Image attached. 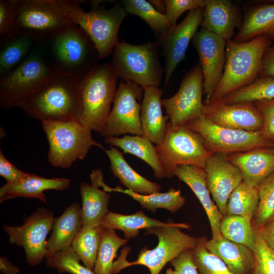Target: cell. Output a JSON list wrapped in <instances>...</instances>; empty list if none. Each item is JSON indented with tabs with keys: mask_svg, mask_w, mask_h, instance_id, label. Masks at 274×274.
Wrapping results in <instances>:
<instances>
[{
	"mask_svg": "<svg viewBox=\"0 0 274 274\" xmlns=\"http://www.w3.org/2000/svg\"><path fill=\"white\" fill-rule=\"evenodd\" d=\"M207 250L220 258L235 274H250L253 264V251L224 237L206 239Z\"/></svg>",
	"mask_w": 274,
	"mask_h": 274,
	"instance_id": "4316f807",
	"label": "cell"
},
{
	"mask_svg": "<svg viewBox=\"0 0 274 274\" xmlns=\"http://www.w3.org/2000/svg\"><path fill=\"white\" fill-rule=\"evenodd\" d=\"M39 42L31 36L17 32L0 42V79L20 65Z\"/></svg>",
	"mask_w": 274,
	"mask_h": 274,
	"instance_id": "f546056e",
	"label": "cell"
},
{
	"mask_svg": "<svg viewBox=\"0 0 274 274\" xmlns=\"http://www.w3.org/2000/svg\"><path fill=\"white\" fill-rule=\"evenodd\" d=\"M165 178L174 176L175 169L182 165L204 168L210 152L200 135L186 125L173 127L168 122L163 141L155 145Z\"/></svg>",
	"mask_w": 274,
	"mask_h": 274,
	"instance_id": "9c48e42d",
	"label": "cell"
},
{
	"mask_svg": "<svg viewBox=\"0 0 274 274\" xmlns=\"http://www.w3.org/2000/svg\"><path fill=\"white\" fill-rule=\"evenodd\" d=\"M207 239L198 237L193 250V260L199 274H235L220 258L207 250L204 246Z\"/></svg>",
	"mask_w": 274,
	"mask_h": 274,
	"instance_id": "b9f144b4",
	"label": "cell"
},
{
	"mask_svg": "<svg viewBox=\"0 0 274 274\" xmlns=\"http://www.w3.org/2000/svg\"><path fill=\"white\" fill-rule=\"evenodd\" d=\"M174 223H165L146 215L142 211L130 215H123L109 211L101 222L105 228L119 229L123 232L125 239L137 236L140 230L155 227L172 225Z\"/></svg>",
	"mask_w": 274,
	"mask_h": 274,
	"instance_id": "1f68e13d",
	"label": "cell"
},
{
	"mask_svg": "<svg viewBox=\"0 0 274 274\" xmlns=\"http://www.w3.org/2000/svg\"><path fill=\"white\" fill-rule=\"evenodd\" d=\"M207 0H165V14L172 27L177 25L179 17L185 11L203 8Z\"/></svg>",
	"mask_w": 274,
	"mask_h": 274,
	"instance_id": "f6af8a7d",
	"label": "cell"
},
{
	"mask_svg": "<svg viewBox=\"0 0 274 274\" xmlns=\"http://www.w3.org/2000/svg\"><path fill=\"white\" fill-rule=\"evenodd\" d=\"M144 88L131 81L121 79L113 106L100 133L106 138L130 133L143 135L140 115Z\"/></svg>",
	"mask_w": 274,
	"mask_h": 274,
	"instance_id": "4fadbf2b",
	"label": "cell"
},
{
	"mask_svg": "<svg viewBox=\"0 0 274 274\" xmlns=\"http://www.w3.org/2000/svg\"><path fill=\"white\" fill-rule=\"evenodd\" d=\"M202 14L201 26L226 41L231 40L243 22L240 8L228 0H207Z\"/></svg>",
	"mask_w": 274,
	"mask_h": 274,
	"instance_id": "ffe728a7",
	"label": "cell"
},
{
	"mask_svg": "<svg viewBox=\"0 0 274 274\" xmlns=\"http://www.w3.org/2000/svg\"><path fill=\"white\" fill-rule=\"evenodd\" d=\"M163 90L157 87L144 88L141 109V123L143 135L158 145L163 140L167 127V116L162 114L161 95Z\"/></svg>",
	"mask_w": 274,
	"mask_h": 274,
	"instance_id": "cb8c5ba5",
	"label": "cell"
},
{
	"mask_svg": "<svg viewBox=\"0 0 274 274\" xmlns=\"http://www.w3.org/2000/svg\"><path fill=\"white\" fill-rule=\"evenodd\" d=\"M229 160L241 172L243 181L258 187L274 172V147H261L252 150L229 154Z\"/></svg>",
	"mask_w": 274,
	"mask_h": 274,
	"instance_id": "7402d4cb",
	"label": "cell"
},
{
	"mask_svg": "<svg viewBox=\"0 0 274 274\" xmlns=\"http://www.w3.org/2000/svg\"><path fill=\"white\" fill-rule=\"evenodd\" d=\"M255 231L259 233L264 244L274 252V219Z\"/></svg>",
	"mask_w": 274,
	"mask_h": 274,
	"instance_id": "f907efd6",
	"label": "cell"
},
{
	"mask_svg": "<svg viewBox=\"0 0 274 274\" xmlns=\"http://www.w3.org/2000/svg\"><path fill=\"white\" fill-rule=\"evenodd\" d=\"M82 198V218L83 226L100 225L109 212L110 195L100 190L98 186L92 182L89 184L82 182L79 187Z\"/></svg>",
	"mask_w": 274,
	"mask_h": 274,
	"instance_id": "4dcf8cb0",
	"label": "cell"
},
{
	"mask_svg": "<svg viewBox=\"0 0 274 274\" xmlns=\"http://www.w3.org/2000/svg\"><path fill=\"white\" fill-rule=\"evenodd\" d=\"M159 48L156 40L136 45L119 41L113 49L111 64L118 78L143 88L158 87L164 73L159 59Z\"/></svg>",
	"mask_w": 274,
	"mask_h": 274,
	"instance_id": "5b68a950",
	"label": "cell"
},
{
	"mask_svg": "<svg viewBox=\"0 0 274 274\" xmlns=\"http://www.w3.org/2000/svg\"><path fill=\"white\" fill-rule=\"evenodd\" d=\"M17 0L0 1V42L15 33Z\"/></svg>",
	"mask_w": 274,
	"mask_h": 274,
	"instance_id": "ee69618b",
	"label": "cell"
},
{
	"mask_svg": "<svg viewBox=\"0 0 274 274\" xmlns=\"http://www.w3.org/2000/svg\"><path fill=\"white\" fill-rule=\"evenodd\" d=\"M185 125L200 135L212 154H229L261 147H274V143L265 139L260 131L251 132L222 127L213 123L203 115L189 121Z\"/></svg>",
	"mask_w": 274,
	"mask_h": 274,
	"instance_id": "8fae6325",
	"label": "cell"
},
{
	"mask_svg": "<svg viewBox=\"0 0 274 274\" xmlns=\"http://www.w3.org/2000/svg\"><path fill=\"white\" fill-rule=\"evenodd\" d=\"M61 13L81 27L94 44L100 59L112 54L118 42V33L128 13L121 3L110 9L100 5L85 11L79 1L54 0Z\"/></svg>",
	"mask_w": 274,
	"mask_h": 274,
	"instance_id": "3957f363",
	"label": "cell"
},
{
	"mask_svg": "<svg viewBox=\"0 0 274 274\" xmlns=\"http://www.w3.org/2000/svg\"><path fill=\"white\" fill-rule=\"evenodd\" d=\"M203 84L201 67L197 63L184 77L178 92L170 98L162 99L171 126L180 127L203 115Z\"/></svg>",
	"mask_w": 274,
	"mask_h": 274,
	"instance_id": "9a60e30c",
	"label": "cell"
},
{
	"mask_svg": "<svg viewBox=\"0 0 274 274\" xmlns=\"http://www.w3.org/2000/svg\"><path fill=\"white\" fill-rule=\"evenodd\" d=\"M81 260L72 246L66 247L46 258V265L55 268L59 273L96 274L80 263Z\"/></svg>",
	"mask_w": 274,
	"mask_h": 274,
	"instance_id": "60d3db41",
	"label": "cell"
},
{
	"mask_svg": "<svg viewBox=\"0 0 274 274\" xmlns=\"http://www.w3.org/2000/svg\"><path fill=\"white\" fill-rule=\"evenodd\" d=\"M259 203L252 221L255 231L274 219V172L258 186Z\"/></svg>",
	"mask_w": 274,
	"mask_h": 274,
	"instance_id": "ab89813d",
	"label": "cell"
},
{
	"mask_svg": "<svg viewBox=\"0 0 274 274\" xmlns=\"http://www.w3.org/2000/svg\"><path fill=\"white\" fill-rule=\"evenodd\" d=\"M38 47L46 62L55 73L79 82L100 59L87 34L72 22L39 42Z\"/></svg>",
	"mask_w": 274,
	"mask_h": 274,
	"instance_id": "6da1fadb",
	"label": "cell"
},
{
	"mask_svg": "<svg viewBox=\"0 0 274 274\" xmlns=\"http://www.w3.org/2000/svg\"><path fill=\"white\" fill-rule=\"evenodd\" d=\"M203 115L213 123L233 129L261 131L263 120L254 102L226 105L205 101Z\"/></svg>",
	"mask_w": 274,
	"mask_h": 274,
	"instance_id": "d6986e66",
	"label": "cell"
},
{
	"mask_svg": "<svg viewBox=\"0 0 274 274\" xmlns=\"http://www.w3.org/2000/svg\"><path fill=\"white\" fill-rule=\"evenodd\" d=\"M226 154H213L207 160L204 170L208 188L213 200L223 216L226 204L234 189L243 181L238 168L231 163Z\"/></svg>",
	"mask_w": 274,
	"mask_h": 274,
	"instance_id": "ac0fdd59",
	"label": "cell"
},
{
	"mask_svg": "<svg viewBox=\"0 0 274 274\" xmlns=\"http://www.w3.org/2000/svg\"><path fill=\"white\" fill-rule=\"evenodd\" d=\"M258 203V187L250 186L243 181L229 197L226 215L241 216L252 221Z\"/></svg>",
	"mask_w": 274,
	"mask_h": 274,
	"instance_id": "836d02e7",
	"label": "cell"
},
{
	"mask_svg": "<svg viewBox=\"0 0 274 274\" xmlns=\"http://www.w3.org/2000/svg\"><path fill=\"white\" fill-rule=\"evenodd\" d=\"M272 98H274V78L258 77L250 85L216 101L231 105Z\"/></svg>",
	"mask_w": 274,
	"mask_h": 274,
	"instance_id": "8d00e7d4",
	"label": "cell"
},
{
	"mask_svg": "<svg viewBox=\"0 0 274 274\" xmlns=\"http://www.w3.org/2000/svg\"><path fill=\"white\" fill-rule=\"evenodd\" d=\"M271 44L265 36L245 42L227 41L222 78L212 96L205 101L220 100L253 82L259 77L263 54Z\"/></svg>",
	"mask_w": 274,
	"mask_h": 274,
	"instance_id": "277c9868",
	"label": "cell"
},
{
	"mask_svg": "<svg viewBox=\"0 0 274 274\" xmlns=\"http://www.w3.org/2000/svg\"><path fill=\"white\" fill-rule=\"evenodd\" d=\"M104 142L111 147L120 148L125 153L132 154L142 159L151 166L157 179L165 178L155 146L144 135L109 137L106 138Z\"/></svg>",
	"mask_w": 274,
	"mask_h": 274,
	"instance_id": "f1b7e54d",
	"label": "cell"
},
{
	"mask_svg": "<svg viewBox=\"0 0 274 274\" xmlns=\"http://www.w3.org/2000/svg\"><path fill=\"white\" fill-rule=\"evenodd\" d=\"M27 173L11 163L0 149V176L6 180L7 183H13L20 180Z\"/></svg>",
	"mask_w": 274,
	"mask_h": 274,
	"instance_id": "c3c4849f",
	"label": "cell"
},
{
	"mask_svg": "<svg viewBox=\"0 0 274 274\" xmlns=\"http://www.w3.org/2000/svg\"><path fill=\"white\" fill-rule=\"evenodd\" d=\"M110 161L113 175L128 189L138 194L148 195L159 192L160 185L152 182L136 172L126 162L122 153L116 147L105 150Z\"/></svg>",
	"mask_w": 274,
	"mask_h": 274,
	"instance_id": "83f0119b",
	"label": "cell"
},
{
	"mask_svg": "<svg viewBox=\"0 0 274 274\" xmlns=\"http://www.w3.org/2000/svg\"><path fill=\"white\" fill-rule=\"evenodd\" d=\"M121 4L128 14L136 15L151 28L156 38L169 30L172 26L166 15L158 12L146 0H122Z\"/></svg>",
	"mask_w": 274,
	"mask_h": 274,
	"instance_id": "74e56055",
	"label": "cell"
},
{
	"mask_svg": "<svg viewBox=\"0 0 274 274\" xmlns=\"http://www.w3.org/2000/svg\"><path fill=\"white\" fill-rule=\"evenodd\" d=\"M193 250H187L172 260L174 269H167L166 274H199L193 260Z\"/></svg>",
	"mask_w": 274,
	"mask_h": 274,
	"instance_id": "7dc6e473",
	"label": "cell"
},
{
	"mask_svg": "<svg viewBox=\"0 0 274 274\" xmlns=\"http://www.w3.org/2000/svg\"><path fill=\"white\" fill-rule=\"evenodd\" d=\"M220 230L224 238L253 251L256 234L251 220L241 216L225 215L221 220Z\"/></svg>",
	"mask_w": 274,
	"mask_h": 274,
	"instance_id": "d590c367",
	"label": "cell"
},
{
	"mask_svg": "<svg viewBox=\"0 0 274 274\" xmlns=\"http://www.w3.org/2000/svg\"><path fill=\"white\" fill-rule=\"evenodd\" d=\"M258 77L274 78V45L268 47L263 54Z\"/></svg>",
	"mask_w": 274,
	"mask_h": 274,
	"instance_id": "681fc988",
	"label": "cell"
},
{
	"mask_svg": "<svg viewBox=\"0 0 274 274\" xmlns=\"http://www.w3.org/2000/svg\"><path fill=\"white\" fill-rule=\"evenodd\" d=\"M202 9L198 8L190 11L181 23L156 38L165 58V84H168L176 68L184 58L189 43L201 25Z\"/></svg>",
	"mask_w": 274,
	"mask_h": 274,
	"instance_id": "e0dca14e",
	"label": "cell"
},
{
	"mask_svg": "<svg viewBox=\"0 0 274 274\" xmlns=\"http://www.w3.org/2000/svg\"><path fill=\"white\" fill-rule=\"evenodd\" d=\"M127 242L120 237L115 230L104 228L94 271L96 274H112L114 259L118 250Z\"/></svg>",
	"mask_w": 274,
	"mask_h": 274,
	"instance_id": "f35d334b",
	"label": "cell"
},
{
	"mask_svg": "<svg viewBox=\"0 0 274 274\" xmlns=\"http://www.w3.org/2000/svg\"><path fill=\"white\" fill-rule=\"evenodd\" d=\"M199 58L203 76V94L212 96L223 74L226 41L201 27L191 40Z\"/></svg>",
	"mask_w": 274,
	"mask_h": 274,
	"instance_id": "2e32d148",
	"label": "cell"
},
{
	"mask_svg": "<svg viewBox=\"0 0 274 274\" xmlns=\"http://www.w3.org/2000/svg\"><path fill=\"white\" fill-rule=\"evenodd\" d=\"M55 73L37 45L20 65L0 79L1 108L18 107Z\"/></svg>",
	"mask_w": 274,
	"mask_h": 274,
	"instance_id": "30bf717a",
	"label": "cell"
},
{
	"mask_svg": "<svg viewBox=\"0 0 274 274\" xmlns=\"http://www.w3.org/2000/svg\"><path fill=\"white\" fill-rule=\"evenodd\" d=\"M104 227L100 225L82 226L72 245L81 261L93 270Z\"/></svg>",
	"mask_w": 274,
	"mask_h": 274,
	"instance_id": "e575fe53",
	"label": "cell"
},
{
	"mask_svg": "<svg viewBox=\"0 0 274 274\" xmlns=\"http://www.w3.org/2000/svg\"><path fill=\"white\" fill-rule=\"evenodd\" d=\"M174 176L191 188L203 207L209 220L212 238H222L220 225L223 216L211 197L204 169L194 165H182L175 169Z\"/></svg>",
	"mask_w": 274,
	"mask_h": 274,
	"instance_id": "603a6c76",
	"label": "cell"
},
{
	"mask_svg": "<svg viewBox=\"0 0 274 274\" xmlns=\"http://www.w3.org/2000/svg\"><path fill=\"white\" fill-rule=\"evenodd\" d=\"M71 180L64 178H47L27 173L20 180L7 183L0 188V202L16 197L37 198L47 203L44 191H62L71 185Z\"/></svg>",
	"mask_w": 274,
	"mask_h": 274,
	"instance_id": "44dd1931",
	"label": "cell"
},
{
	"mask_svg": "<svg viewBox=\"0 0 274 274\" xmlns=\"http://www.w3.org/2000/svg\"><path fill=\"white\" fill-rule=\"evenodd\" d=\"M82 226L81 207L78 202H74L60 216L55 218L51 236L47 241L46 258L66 247L72 246Z\"/></svg>",
	"mask_w": 274,
	"mask_h": 274,
	"instance_id": "484cf974",
	"label": "cell"
},
{
	"mask_svg": "<svg viewBox=\"0 0 274 274\" xmlns=\"http://www.w3.org/2000/svg\"><path fill=\"white\" fill-rule=\"evenodd\" d=\"M71 22L54 0H17L15 33L29 35L41 42Z\"/></svg>",
	"mask_w": 274,
	"mask_h": 274,
	"instance_id": "7c38bea8",
	"label": "cell"
},
{
	"mask_svg": "<svg viewBox=\"0 0 274 274\" xmlns=\"http://www.w3.org/2000/svg\"><path fill=\"white\" fill-rule=\"evenodd\" d=\"M110 191H117L128 195L137 201L143 209L151 212H155L157 209L161 208L175 213L183 207L185 202V198L182 195L181 191L173 188L165 193L159 192L148 195L138 194L120 187L110 188Z\"/></svg>",
	"mask_w": 274,
	"mask_h": 274,
	"instance_id": "d6a6232c",
	"label": "cell"
},
{
	"mask_svg": "<svg viewBox=\"0 0 274 274\" xmlns=\"http://www.w3.org/2000/svg\"><path fill=\"white\" fill-rule=\"evenodd\" d=\"M254 103L263 120L261 133L265 139L274 143V98L256 101Z\"/></svg>",
	"mask_w": 274,
	"mask_h": 274,
	"instance_id": "bcb514c9",
	"label": "cell"
},
{
	"mask_svg": "<svg viewBox=\"0 0 274 274\" xmlns=\"http://www.w3.org/2000/svg\"><path fill=\"white\" fill-rule=\"evenodd\" d=\"M55 218L53 213L44 207H39L23 225L5 224L3 229L9 236L10 244L22 247L25 261L29 265H39L47 254V236L52 229Z\"/></svg>",
	"mask_w": 274,
	"mask_h": 274,
	"instance_id": "5bb4252c",
	"label": "cell"
},
{
	"mask_svg": "<svg viewBox=\"0 0 274 274\" xmlns=\"http://www.w3.org/2000/svg\"><path fill=\"white\" fill-rule=\"evenodd\" d=\"M19 268L14 265L9 259L5 256L0 258V271L3 274H18Z\"/></svg>",
	"mask_w": 274,
	"mask_h": 274,
	"instance_id": "816d5d0a",
	"label": "cell"
},
{
	"mask_svg": "<svg viewBox=\"0 0 274 274\" xmlns=\"http://www.w3.org/2000/svg\"><path fill=\"white\" fill-rule=\"evenodd\" d=\"M265 36L274 42V2H263L250 7L234 41L245 42Z\"/></svg>",
	"mask_w": 274,
	"mask_h": 274,
	"instance_id": "d4e9b609",
	"label": "cell"
},
{
	"mask_svg": "<svg viewBox=\"0 0 274 274\" xmlns=\"http://www.w3.org/2000/svg\"><path fill=\"white\" fill-rule=\"evenodd\" d=\"M118 77L111 63L98 64L79 82L83 113L80 122L101 133L117 90Z\"/></svg>",
	"mask_w": 274,
	"mask_h": 274,
	"instance_id": "52a82bcc",
	"label": "cell"
},
{
	"mask_svg": "<svg viewBox=\"0 0 274 274\" xmlns=\"http://www.w3.org/2000/svg\"><path fill=\"white\" fill-rule=\"evenodd\" d=\"M255 232L256 244L250 274H274V252L264 244L259 233Z\"/></svg>",
	"mask_w": 274,
	"mask_h": 274,
	"instance_id": "7bdbcfd3",
	"label": "cell"
},
{
	"mask_svg": "<svg viewBox=\"0 0 274 274\" xmlns=\"http://www.w3.org/2000/svg\"><path fill=\"white\" fill-rule=\"evenodd\" d=\"M180 228L190 229L187 223H176L167 226L155 227L146 229L145 234H152L158 239L157 246L152 249L143 248L138 259L130 262L126 260V253L123 250L121 256L114 261L112 274H117L126 267L142 265L149 269L150 274H159L163 267L184 251L194 249L198 237L190 236L182 232Z\"/></svg>",
	"mask_w": 274,
	"mask_h": 274,
	"instance_id": "8992f818",
	"label": "cell"
},
{
	"mask_svg": "<svg viewBox=\"0 0 274 274\" xmlns=\"http://www.w3.org/2000/svg\"><path fill=\"white\" fill-rule=\"evenodd\" d=\"M42 128L49 144L48 160L52 166L69 168L82 160L93 146L105 148L95 141L91 130L79 121H43Z\"/></svg>",
	"mask_w": 274,
	"mask_h": 274,
	"instance_id": "ba28073f",
	"label": "cell"
},
{
	"mask_svg": "<svg viewBox=\"0 0 274 274\" xmlns=\"http://www.w3.org/2000/svg\"><path fill=\"white\" fill-rule=\"evenodd\" d=\"M43 121H80L83 113L79 81L55 73L19 106Z\"/></svg>",
	"mask_w": 274,
	"mask_h": 274,
	"instance_id": "7a4b0ae2",
	"label": "cell"
},
{
	"mask_svg": "<svg viewBox=\"0 0 274 274\" xmlns=\"http://www.w3.org/2000/svg\"><path fill=\"white\" fill-rule=\"evenodd\" d=\"M149 2L153 6H155L156 9L160 13L165 14L166 5L164 1L150 0Z\"/></svg>",
	"mask_w": 274,
	"mask_h": 274,
	"instance_id": "f5cc1de1",
	"label": "cell"
}]
</instances>
